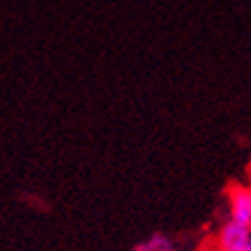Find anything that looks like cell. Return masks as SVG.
I'll return each mask as SVG.
<instances>
[{
  "label": "cell",
  "mask_w": 251,
  "mask_h": 251,
  "mask_svg": "<svg viewBox=\"0 0 251 251\" xmlns=\"http://www.w3.org/2000/svg\"><path fill=\"white\" fill-rule=\"evenodd\" d=\"M249 242H251V226L233 221L228 217L224 219V224L217 230V237H214L217 251H240Z\"/></svg>",
  "instance_id": "1"
},
{
  "label": "cell",
  "mask_w": 251,
  "mask_h": 251,
  "mask_svg": "<svg viewBox=\"0 0 251 251\" xmlns=\"http://www.w3.org/2000/svg\"><path fill=\"white\" fill-rule=\"evenodd\" d=\"M228 219L251 226V187L249 184H230L226 191Z\"/></svg>",
  "instance_id": "2"
},
{
  "label": "cell",
  "mask_w": 251,
  "mask_h": 251,
  "mask_svg": "<svg viewBox=\"0 0 251 251\" xmlns=\"http://www.w3.org/2000/svg\"><path fill=\"white\" fill-rule=\"evenodd\" d=\"M168 249H173L168 237H164V235H150L148 240H143V242L138 244L134 251H168Z\"/></svg>",
  "instance_id": "3"
},
{
  "label": "cell",
  "mask_w": 251,
  "mask_h": 251,
  "mask_svg": "<svg viewBox=\"0 0 251 251\" xmlns=\"http://www.w3.org/2000/svg\"><path fill=\"white\" fill-rule=\"evenodd\" d=\"M247 177H249V182H247V184L251 187V161H249V168H247Z\"/></svg>",
  "instance_id": "4"
},
{
  "label": "cell",
  "mask_w": 251,
  "mask_h": 251,
  "mask_svg": "<svg viewBox=\"0 0 251 251\" xmlns=\"http://www.w3.org/2000/svg\"><path fill=\"white\" fill-rule=\"evenodd\" d=\"M240 251H251V242L247 244V247H244V249H240Z\"/></svg>",
  "instance_id": "5"
},
{
  "label": "cell",
  "mask_w": 251,
  "mask_h": 251,
  "mask_svg": "<svg viewBox=\"0 0 251 251\" xmlns=\"http://www.w3.org/2000/svg\"><path fill=\"white\" fill-rule=\"evenodd\" d=\"M168 251H175V249H168Z\"/></svg>",
  "instance_id": "6"
}]
</instances>
